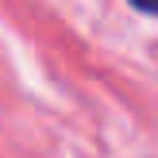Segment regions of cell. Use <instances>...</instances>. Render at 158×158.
Returning <instances> with one entry per match:
<instances>
[{
  "instance_id": "1",
  "label": "cell",
  "mask_w": 158,
  "mask_h": 158,
  "mask_svg": "<svg viewBox=\"0 0 158 158\" xmlns=\"http://www.w3.org/2000/svg\"><path fill=\"white\" fill-rule=\"evenodd\" d=\"M131 4H135L139 12H147V15H158V0H131Z\"/></svg>"
}]
</instances>
